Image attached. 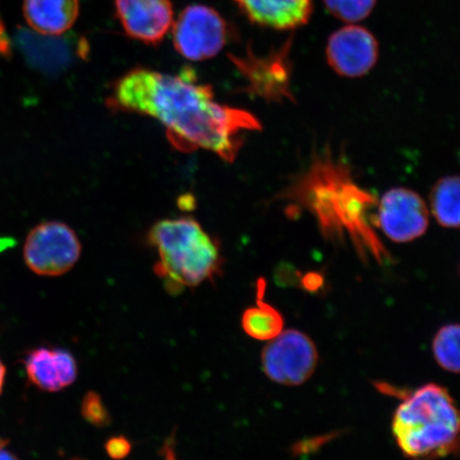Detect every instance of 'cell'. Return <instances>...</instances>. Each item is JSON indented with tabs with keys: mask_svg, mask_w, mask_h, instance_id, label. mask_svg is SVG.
<instances>
[{
	"mask_svg": "<svg viewBox=\"0 0 460 460\" xmlns=\"http://www.w3.org/2000/svg\"><path fill=\"white\" fill-rule=\"evenodd\" d=\"M106 103L112 111L157 119L177 151L206 149L227 163L237 158L243 132L262 128L255 115L216 102L211 86L190 68L178 75L134 68L113 84Z\"/></svg>",
	"mask_w": 460,
	"mask_h": 460,
	"instance_id": "obj_1",
	"label": "cell"
},
{
	"mask_svg": "<svg viewBox=\"0 0 460 460\" xmlns=\"http://www.w3.org/2000/svg\"><path fill=\"white\" fill-rule=\"evenodd\" d=\"M279 199L309 211L326 238L349 239L361 256H371L379 263L389 261V252L371 226L376 199L356 185L348 165L331 154L316 155L308 171Z\"/></svg>",
	"mask_w": 460,
	"mask_h": 460,
	"instance_id": "obj_2",
	"label": "cell"
},
{
	"mask_svg": "<svg viewBox=\"0 0 460 460\" xmlns=\"http://www.w3.org/2000/svg\"><path fill=\"white\" fill-rule=\"evenodd\" d=\"M459 428L456 402L445 387L434 383L408 394L393 420L396 445L412 460H436L456 453Z\"/></svg>",
	"mask_w": 460,
	"mask_h": 460,
	"instance_id": "obj_3",
	"label": "cell"
},
{
	"mask_svg": "<svg viewBox=\"0 0 460 460\" xmlns=\"http://www.w3.org/2000/svg\"><path fill=\"white\" fill-rule=\"evenodd\" d=\"M147 243L158 254L155 272L171 293L197 287L220 272V249L193 217L165 218L154 224Z\"/></svg>",
	"mask_w": 460,
	"mask_h": 460,
	"instance_id": "obj_4",
	"label": "cell"
},
{
	"mask_svg": "<svg viewBox=\"0 0 460 460\" xmlns=\"http://www.w3.org/2000/svg\"><path fill=\"white\" fill-rule=\"evenodd\" d=\"M82 254V244L66 224L45 222L29 233L24 246L26 264L42 276H59L70 271Z\"/></svg>",
	"mask_w": 460,
	"mask_h": 460,
	"instance_id": "obj_5",
	"label": "cell"
},
{
	"mask_svg": "<svg viewBox=\"0 0 460 460\" xmlns=\"http://www.w3.org/2000/svg\"><path fill=\"white\" fill-rule=\"evenodd\" d=\"M319 354L307 335L296 330L281 332L272 339L261 356L264 374L285 386H300L313 376Z\"/></svg>",
	"mask_w": 460,
	"mask_h": 460,
	"instance_id": "obj_6",
	"label": "cell"
},
{
	"mask_svg": "<svg viewBox=\"0 0 460 460\" xmlns=\"http://www.w3.org/2000/svg\"><path fill=\"white\" fill-rule=\"evenodd\" d=\"M227 41V25L215 9L193 4L172 22V42L178 53L191 61L217 56Z\"/></svg>",
	"mask_w": 460,
	"mask_h": 460,
	"instance_id": "obj_7",
	"label": "cell"
},
{
	"mask_svg": "<svg viewBox=\"0 0 460 460\" xmlns=\"http://www.w3.org/2000/svg\"><path fill=\"white\" fill-rule=\"evenodd\" d=\"M15 45L29 66L53 77L84 61L90 53L89 43L77 34L49 36L28 29L16 32Z\"/></svg>",
	"mask_w": 460,
	"mask_h": 460,
	"instance_id": "obj_8",
	"label": "cell"
},
{
	"mask_svg": "<svg viewBox=\"0 0 460 460\" xmlns=\"http://www.w3.org/2000/svg\"><path fill=\"white\" fill-rule=\"evenodd\" d=\"M374 224L398 243H411L427 232L429 215L418 193L406 188L390 189L377 203Z\"/></svg>",
	"mask_w": 460,
	"mask_h": 460,
	"instance_id": "obj_9",
	"label": "cell"
},
{
	"mask_svg": "<svg viewBox=\"0 0 460 460\" xmlns=\"http://www.w3.org/2000/svg\"><path fill=\"white\" fill-rule=\"evenodd\" d=\"M326 57L332 70L341 76L362 77L376 65L378 43L364 27L347 26L332 33Z\"/></svg>",
	"mask_w": 460,
	"mask_h": 460,
	"instance_id": "obj_10",
	"label": "cell"
},
{
	"mask_svg": "<svg viewBox=\"0 0 460 460\" xmlns=\"http://www.w3.org/2000/svg\"><path fill=\"white\" fill-rule=\"evenodd\" d=\"M287 54L288 50H280L268 58H258L252 53L244 58H229L246 79L249 84L246 92L268 102L281 103L293 101L291 67Z\"/></svg>",
	"mask_w": 460,
	"mask_h": 460,
	"instance_id": "obj_11",
	"label": "cell"
},
{
	"mask_svg": "<svg viewBox=\"0 0 460 460\" xmlns=\"http://www.w3.org/2000/svg\"><path fill=\"white\" fill-rule=\"evenodd\" d=\"M115 13L126 34L151 45L163 41L174 19L171 0H115Z\"/></svg>",
	"mask_w": 460,
	"mask_h": 460,
	"instance_id": "obj_12",
	"label": "cell"
},
{
	"mask_svg": "<svg viewBox=\"0 0 460 460\" xmlns=\"http://www.w3.org/2000/svg\"><path fill=\"white\" fill-rule=\"evenodd\" d=\"M25 369L29 381L49 393L70 386L77 377L76 360L65 349H33L27 355Z\"/></svg>",
	"mask_w": 460,
	"mask_h": 460,
	"instance_id": "obj_13",
	"label": "cell"
},
{
	"mask_svg": "<svg viewBox=\"0 0 460 460\" xmlns=\"http://www.w3.org/2000/svg\"><path fill=\"white\" fill-rule=\"evenodd\" d=\"M252 22L275 29H293L306 24L312 15V0H234Z\"/></svg>",
	"mask_w": 460,
	"mask_h": 460,
	"instance_id": "obj_14",
	"label": "cell"
},
{
	"mask_svg": "<svg viewBox=\"0 0 460 460\" xmlns=\"http://www.w3.org/2000/svg\"><path fill=\"white\" fill-rule=\"evenodd\" d=\"M79 0H25L24 15L33 31L60 36L77 21Z\"/></svg>",
	"mask_w": 460,
	"mask_h": 460,
	"instance_id": "obj_15",
	"label": "cell"
},
{
	"mask_svg": "<svg viewBox=\"0 0 460 460\" xmlns=\"http://www.w3.org/2000/svg\"><path fill=\"white\" fill-rule=\"evenodd\" d=\"M458 176H447L436 182L430 192L431 211L436 221L446 228H458L460 222Z\"/></svg>",
	"mask_w": 460,
	"mask_h": 460,
	"instance_id": "obj_16",
	"label": "cell"
},
{
	"mask_svg": "<svg viewBox=\"0 0 460 460\" xmlns=\"http://www.w3.org/2000/svg\"><path fill=\"white\" fill-rule=\"evenodd\" d=\"M285 321L279 310L259 300L257 306L245 310L243 316L244 332L259 341H271L284 331Z\"/></svg>",
	"mask_w": 460,
	"mask_h": 460,
	"instance_id": "obj_17",
	"label": "cell"
},
{
	"mask_svg": "<svg viewBox=\"0 0 460 460\" xmlns=\"http://www.w3.org/2000/svg\"><path fill=\"white\" fill-rule=\"evenodd\" d=\"M459 326L447 324L437 332L433 341L434 358L442 369L459 373Z\"/></svg>",
	"mask_w": 460,
	"mask_h": 460,
	"instance_id": "obj_18",
	"label": "cell"
},
{
	"mask_svg": "<svg viewBox=\"0 0 460 460\" xmlns=\"http://www.w3.org/2000/svg\"><path fill=\"white\" fill-rule=\"evenodd\" d=\"M327 10L337 19L356 22L369 16L376 0H324Z\"/></svg>",
	"mask_w": 460,
	"mask_h": 460,
	"instance_id": "obj_19",
	"label": "cell"
},
{
	"mask_svg": "<svg viewBox=\"0 0 460 460\" xmlns=\"http://www.w3.org/2000/svg\"><path fill=\"white\" fill-rule=\"evenodd\" d=\"M83 415L85 420L97 427H102L109 422V415L102 401L93 393L85 395L83 402Z\"/></svg>",
	"mask_w": 460,
	"mask_h": 460,
	"instance_id": "obj_20",
	"label": "cell"
},
{
	"mask_svg": "<svg viewBox=\"0 0 460 460\" xmlns=\"http://www.w3.org/2000/svg\"><path fill=\"white\" fill-rule=\"evenodd\" d=\"M107 452L114 459H122L128 456L130 444L123 437H118L108 442Z\"/></svg>",
	"mask_w": 460,
	"mask_h": 460,
	"instance_id": "obj_21",
	"label": "cell"
},
{
	"mask_svg": "<svg viewBox=\"0 0 460 460\" xmlns=\"http://www.w3.org/2000/svg\"><path fill=\"white\" fill-rule=\"evenodd\" d=\"M9 442L0 437V460H19L8 448Z\"/></svg>",
	"mask_w": 460,
	"mask_h": 460,
	"instance_id": "obj_22",
	"label": "cell"
},
{
	"mask_svg": "<svg viewBox=\"0 0 460 460\" xmlns=\"http://www.w3.org/2000/svg\"><path fill=\"white\" fill-rule=\"evenodd\" d=\"M9 51V43L4 36V26L0 21V53L7 54Z\"/></svg>",
	"mask_w": 460,
	"mask_h": 460,
	"instance_id": "obj_23",
	"label": "cell"
},
{
	"mask_svg": "<svg viewBox=\"0 0 460 460\" xmlns=\"http://www.w3.org/2000/svg\"><path fill=\"white\" fill-rule=\"evenodd\" d=\"M4 378H5V367L3 364L2 359H0V394H2V393H3Z\"/></svg>",
	"mask_w": 460,
	"mask_h": 460,
	"instance_id": "obj_24",
	"label": "cell"
}]
</instances>
